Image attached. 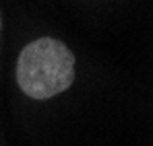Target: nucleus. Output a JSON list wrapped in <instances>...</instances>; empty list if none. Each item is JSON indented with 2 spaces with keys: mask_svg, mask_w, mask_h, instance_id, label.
<instances>
[{
  "mask_svg": "<svg viewBox=\"0 0 153 146\" xmlns=\"http://www.w3.org/2000/svg\"><path fill=\"white\" fill-rule=\"evenodd\" d=\"M75 80V56L62 41L42 37L23 48L17 62V82L31 99H50Z\"/></svg>",
  "mask_w": 153,
  "mask_h": 146,
  "instance_id": "obj_1",
  "label": "nucleus"
}]
</instances>
